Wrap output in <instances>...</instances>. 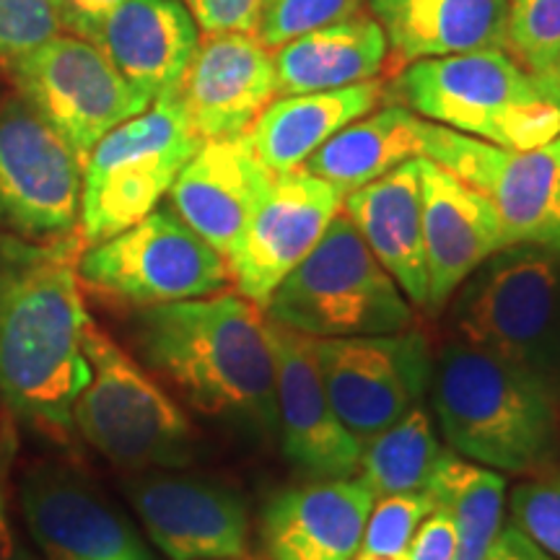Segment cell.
I'll list each match as a JSON object with an SVG mask.
<instances>
[{
  "instance_id": "cell-16",
  "label": "cell",
  "mask_w": 560,
  "mask_h": 560,
  "mask_svg": "<svg viewBox=\"0 0 560 560\" xmlns=\"http://www.w3.org/2000/svg\"><path fill=\"white\" fill-rule=\"evenodd\" d=\"M132 509L170 560L236 558L249 552V511L219 482L145 475L128 486Z\"/></svg>"
},
{
  "instance_id": "cell-33",
  "label": "cell",
  "mask_w": 560,
  "mask_h": 560,
  "mask_svg": "<svg viewBox=\"0 0 560 560\" xmlns=\"http://www.w3.org/2000/svg\"><path fill=\"white\" fill-rule=\"evenodd\" d=\"M514 527L560 560V472L522 482L511 493Z\"/></svg>"
},
{
  "instance_id": "cell-8",
  "label": "cell",
  "mask_w": 560,
  "mask_h": 560,
  "mask_svg": "<svg viewBox=\"0 0 560 560\" xmlns=\"http://www.w3.org/2000/svg\"><path fill=\"white\" fill-rule=\"evenodd\" d=\"M200 145L177 89L109 130L83 161V242L91 247L143 221Z\"/></svg>"
},
{
  "instance_id": "cell-12",
  "label": "cell",
  "mask_w": 560,
  "mask_h": 560,
  "mask_svg": "<svg viewBox=\"0 0 560 560\" xmlns=\"http://www.w3.org/2000/svg\"><path fill=\"white\" fill-rule=\"evenodd\" d=\"M21 100L73 145L86 161L100 140L149 107L94 42L79 34H58L37 50L5 66Z\"/></svg>"
},
{
  "instance_id": "cell-21",
  "label": "cell",
  "mask_w": 560,
  "mask_h": 560,
  "mask_svg": "<svg viewBox=\"0 0 560 560\" xmlns=\"http://www.w3.org/2000/svg\"><path fill=\"white\" fill-rule=\"evenodd\" d=\"M374 501V493L353 478L280 490L260 514L265 556L268 560H353Z\"/></svg>"
},
{
  "instance_id": "cell-41",
  "label": "cell",
  "mask_w": 560,
  "mask_h": 560,
  "mask_svg": "<svg viewBox=\"0 0 560 560\" xmlns=\"http://www.w3.org/2000/svg\"><path fill=\"white\" fill-rule=\"evenodd\" d=\"M213 560H257V558H252L249 552H244V556H236V558H213Z\"/></svg>"
},
{
  "instance_id": "cell-39",
  "label": "cell",
  "mask_w": 560,
  "mask_h": 560,
  "mask_svg": "<svg viewBox=\"0 0 560 560\" xmlns=\"http://www.w3.org/2000/svg\"><path fill=\"white\" fill-rule=\"evenodd\" d=\"M0 560H32L21 548L16 529H13L9 493H5V480L0 475Z\"/></svg>"
},
{
  "instance_id": "cell-36",
  "label": "cell",
  "mask_w": 560,
  "mask_h": 560,
  "mask_svg": "<svg viewBox=\"0 0 560 560\" xmlns=\"http://www.w3.org/2000/svg\"><path fill=\"white\" fill-rule=\"evenodd\" d=\"M457 558V532L452 514L446 509L433 506L431 514L420 522L412 535L408 560H454Z\"/></svg>"
},
{
  "instance_id": "cell-11",
  "label": "cell",
  "mask_w": 560,
  "mask_h": 560,
  "mask_svg": "<svg viewBox=\"0 0 560 560\" xmlns=\"http://www.w3.org/2000/svg\"><path fill=\"white\" fill-rule=\"evenodd\" d=\"M423 156L493 202L503 249H560V136L537 149L511 151L425 120Z\"/></svg>"
},
{
  "instance_id": "cell-19",
  "label": "cell",
  "mask_w": 560,
  "mask_h": 560,
  "mask_svg": "<svg viewBox=\"0 0 560 560\" xmlns=\"http://www.w3.org/2000/svg\"><path fill=\"white\" fill-rule=\"evenodd\" d=\"M272 179L276 174L252 149L247 132L206 140L174 179L172 210L200 240L229 257Z\"/></svg>"
},
{
  "instance_id": "cell-9",
  "label": "cell",
  "mask_w": 560,
  "mask_h": 560,
  "mask_svg": "<svg viewBox=\"0 0 560 560\" xmlns=\"http://www.w3.org/2000/svg\"><path fill=\"white\" fill-rule=\"evenodd\" d=\"M89 289L138 306L213 296L231 283L226 257L200 240L172 208L91 244L75 262Z\"/></svg>"
},
{
  "instance_id": "cell-29",
  "label": "cell",
  "mask_w": 560,
  "mask_h": 560,
  "mask_svg": "<svg viewBox=\"0 0 560 560\" xmlns=\"http://www.w3.org/2000/svg\"><path fill=\"white\" fill-rule=\"evenodd\" d=\"M441 452L429 410L418 402L363 446L359 480L374 499L423 490Z\"/></svg>"
},
{
  "instance_id": "cell-32",
  "label": "cell",
  "mask_w": 560,
  "mask_h": 560,
  "mask_svg": "<svg viewBox=\"0 0 560 560\" xmlns=\"http://www.w3.org/2000/svg\"><path fill=\"white\" fill-rule=\"evenodd\" d=\"M366 0H262L257 39L276 50L301 34L361 13Z\"/></svg>"
},
{
  "instance_id": "cell-28",
  "label": "cell",
  "mask_w": 560,
  "mask_h": 560,
  "mask_svg": "<svg viewBox=\"0 0 560 560\" xmlns=\"http://www.w3.org/2000/svg\"><path fill=\"white\" fill-rule=\"evenodd\" d=\"M425 493L433 506L452 514L457 532V558L454 560H482L495 535L501 532L503 495L506 480L501 472L482 465H470L457 452L444 450L433 467Z\"/></svg>"
},
{
  "instance_id": "cell-5",
  "label": "cell",
  "mask_w": 560,
  "mask_h": 560,
  "mask_svg": "<svg viewBox=\"0 0 560 560\" xmlns=\"http://www.w3.org/2000/svg\"><path fill=\"white\" fill-rule=\"evenodd\" d=\"M457 291L459 342L511 363L560 400V249H499Z\"/></svg>"
},
{
  "instance_id": "cell-38",
  "label": "cell",
  "mask_w": 560,
  "mask_h": 560,
  "mask_svg": "<svg viewBox=\"0 0 560 560\" xmlns=\"http://www.w3.org/2000/svg\"><path fill=\"white\" fill-rule=\"evenodd\" d=\"M482 560H556V558L548 556L542 548H537V545L532 542L524 532L516 529L514 524H509V527H501V532L495 535L493 545H490Z\"/></svg>"
},
{
  "instance_id": "cell-37",
  "label": "cell",
  "mask_w": 560,
  "mask_h": 560,
  "mask_svg": "<svg viewBox=\"0 0 560 560\" xmlns=\"http://www.w3.org/2000/svg\"><path fill=\"white\" fill-rule=\"evenodd\" d=\"M55 3H58L62 30L91 42L125 0H55Z\"/></svg>"
},
{
  "instance_id": "cell-30",
  "label": "cell",
  "mask_w": 560,
  "mask_h": 560,
  "mask_svg": "<svg viewBox=\"0 0 560 560\" xmlns=\"http://www.w3.org/2000/svg\"><path fill=\"white\" fill-rule=\"evenodd\" d=\"M503 50L552 83L560 60V0H509Z\"/></svg>"
},
{
  "instance_id": "cell-14",
  "label": "cell",
  "mask_w": 560,
  "mask_h": 560,
  "mask_svg": "<svg viewBox=\"0 0 560 560\" xmlns=\"http://www.w3.org/2000/svg\"><path fill=\"white\" fill-rule=\"evenodd\" d=\"M342 198L346 195L338 187L314 177L304 166L276 174L226 257L240 296L265 310L283 278L317 247L342 210Z\"/></svg>"
},
{
  "instance_id": "cell-1",
  "label": "cell",
  "mask_w": 560,
  "mask_h": 560,
  "mask_svg": "<svg viewBox=\"0 0 560 560\" xmlns=\"http://www.w3.org/2000/svg\"><path fill=\"white\" fill-rule=\"evenodd\" d=\"M73 247L66 240H0V402L21 423L55 436L73 431L75 397L89 382Z\"/></svg>"
},
{
  "instance_id": "cell-3",
  "label": "cell",
  "mask_w": 560,
  "mask_h": 560,
  "mask_svg": "<svg viewBox=\"0 0 560 560\" xmlns=\"http://www.w3.org/2000/svg\"><path fill=\"white\" fill-rule=\"evenodd\" d=\"M433 408L452 452L503 472H535L560 446V400L511 363L450 342L433 366Z\"/></svg>"
},
{
  "instance_id": "cell-2",
  "label": "cell",
  "mask_w": 560,
  "mask_h": 560,
  "mask_svg": "<svg viewBox=\"0 0 560 560\" xmlns=\"http://www.w3.org/2000/svg\"><path fill=\"white\" fill-rule=\"evenodd\" d=\"M132 338L198 410L262 436L278 431L276 359L260 306L234 293L145 306Z\"/></svg>"
},
{
  "instance_id": "cell-27",
  "label": "cell",
  "mask_w": 560,
  "mask_h": 560,
  "mask_svg": "<svg viewBox=\"0 0 560 560\" xmlns=\"http://www.w3.org/2000/svg\"><path fill=\"white\" fill-rule=\"evenodd\" d=\"M425 120L405 104L374 109L350 122L306 159L304 170L327 179L342 195L423 156Z\"/></svg>"
},
{
  "instance_id": "cell-23",
  "label": "cell",
  "mask_w": 560,
  "mask_h": 560,
  "mask_svg": "<svg viewBox=\"0 0 560 560\" xmlns=\"http://www.w3.org/2000/svg\"><path fill=\"white\" fill-rule=\"evenodd\" d=\"M342 213L353 221L382 268L395 278L405 299L418 306L429 304L420 156L348 192Z\"/></svg>"
},
{
  "instance_id": "cell-42",
  "label": "cell",
  "mask_w": 560,
  "mask_h": 560,
  "mask_svg": "<svg viewBox=\"0 0 560 560\" xmlns=\"http://www.w3.org/2000/svg\"><path fill=\"white\" fill-rule=\"evenodd\" d=\"M552 83H556L558 91H560V60H558V68H556V75H552Z\"/></svg>"
},
{
  "instance_id": "cell-31",
  "label": "cell",
  "mask_w": 560,
  "mask_h": 560,
  "mask_svg": "<svg viewBox=\"0 0 560 560\" xmlns=\"http://www.w3.org/2000/svg\"><path fill=\"white\" fill-rule=\"evenodd\" d=\"M433 501L425 490L384 495L374 501L359 552L366 556H405L420 522L431 514Z\"/></svg>"
},
{
  "instance_id": "cell-18",
  "label": "cell",
  "mask_w": 560,
  "mask_h": 560,
  "mask_svg": "<svg viewBox=\"0 0 560 560\" xmlns=\"http://www.w3.org/2000/svg\"><path fill=\"white\" fill-rule=\"evenodd\" d=\"M21 511L47 560H153L117 511L55 465H39L26 475Z\"/></svg>"
},
{
  "instance_id": "cell-15",
  "label": "cell",
  "mask_w": 560,
  "mask_h": 560,
  "mask_svg": "<svg viewBox=\"0 0 560 560\" xmlns=\"http://www.w3.org/2000/svg\"><path fill=\"white\" fill-rule=\"evenodd\" d=\"M268 335L276 359L278 431L283 454L312 480L353 478L359 472L363 446L332 408L314 338L272 319H268Z\"/></svg>"
},
{
  "instance_id": "cell-6",
  "label": "cell",
  "mask_w": 560,
  "mask_h": 560,
  "mask_svg": "<svg viewBox=\"0 0 560 560\" xmlns=\"http://www.w3.org/2000/svg\"><path fill=\"white\" fill-rule=\"evenodd\" d=\"M265 317L317 340L389 335L412 325L400 285L342 210L317 247L283 278Z\"/></svg>"
},
{
  "instance_id": "cell-26",
  "label": "cell",
  "mask_w": 560,
  "mask_h": 560,
  "mask_svg": "<svg viewBox=\"0 0 560 560\" xmlns=\"http://www.w3.org/2000/svg\"><path fill=\"white\" fill-rule=\"evenodd\" d=\"M278 94L346 89L374 81L389 55L380 21L369 13L335 21L272 50Z\"/></svg>"
},
{
  "instance_id": "cell-34",
  "label": "cell",
  "mask_w": 560,
  "mask_h": 560,
  "mask_svg": "<svg viewBox=\"0 0 560 560\" xmlns=\"http://www.w3.org/2000/svg\"><path fill=\"white\" fill-rule=\"evenodd\" d=\"M60 32L62 21L55 0H0V62L5 66Z\"/></svg>"
},
{
  "instance_id": "cell-17",
  "label": "cell",
  "mask_w": 560,
  "mask_h": 560,
  "mask_svg": "<svg viewBox=\"0 0 560 560\" xmlns=\"http://www.w3.org/2000/svg\"><path fill=\"white\" fill-rule=\"evenodd\" d=\"M179 100L198 138L244 136L276 100V55L257 34H210L179 81Z\"/></svg>"
},
{
  "instance_id": "cell-4",
  "label": "cell",
  "mask_w": 560,
  "mask_h": 560,
  "mask_svg": "<svg viewBox=\"0 0 560 560\" xmlns=\"http://www.w3.org/2000/svg\"><path fill=\"white\" fill-rule=\"evenodd\" d=\"M395 94L423 120L501 149L529 151L560 136V91L503 47L410 62Z\"/></svg>"
},
{
  "instance_id": "cell-24",
  "label": "cell",
  "mask_w": 560,
  "mask_h": 560,
  "mask_svg": "<svg viewBox=\"0 0 560 560\" xmlns=\"http://www.w3.org/2000/svg\"><path fill=\"white\" fill-rule=\"evenodd\" d=\"M397 66L503 47L509 0H369Z\"/></svg>"
},
{
  "instance_id": "cell-7",
  "label": "cell",
  "mask_w": 560,
  "mask_h": 560,
  "mask_svg": "<svg viewBox=\"0 0 560 560\" xmlns=\"http://www.w3.org/2000/svg\"><path fill=\"white\" fill-rule=\"evenodd\" d=\"M89 382L75 397L73 429L128 470H179L198 457V433L177 402L109 335L89 322Z\"/></svg>"
},
{
  "instance_id": "cell-10",
  "label": "cell",
  "mask_w": 560,
  "mask_h": 560,
  "mask_svg": "<svg viewBox=\"0 0 560 560\" xmlns=\"http://www.w3.org/2000/svg\"><path fill=\"white\" fill-rule=\"evenodd\" d=\"M83 161L26 100L0 107V229L13 240H68L81 219Z\"/></svg>"
},
{
  "instance_id": "cell-40",
  "label": "cell",
  "mask_w": 560,
  "mask_h": 560,
  "mask_svg": "<svg viewBox=\"0 0 560 560\" xmlns=\"http://www.w3.org/2000/svg\"><path fill=\"white\" fill-rule=\"evenodd\" d=\"M353 560H408V552H405V556H392V558H387V556H366V552H355Z\"/></svg>"
},
{
  "instance_id": "cell-13",
  "label": "cell",
  "mask_w": 560,
  "mask_h": 560,
  "mask_svg": "<svg viewBox=\"0 0 560 560\" xmlns=\"http://www.w3.org/2000/svg\"><path fill=\"white\" fill-rule=\"evenodd\" d=\"M314 350L332 408L361 446L416 408L433 380L429 338L418 330L314 338Z\"/></svg>"
},
{
  "instance_id": "cell-35",
  "label": "cell",
  "mask_w": 560,
  "mask_h": 560,
  "mask_svg": "<svg viewBox=\"0 0 560 560\" xmlns=\"http://www.w3.org/2000/svg\"><path fill=\"white\" fill-rule=\"evenodd\" d=\"M202 37L226 32H257L262 0H182Z\"/></svg>"
},
{
  "instance_id": "cell-25",
  "label": "cell",
  "mask_w": 560,
  "mask_h": 560,
  "mask_svg": "<svg viewBox=\"0 0 560 560\" xmlns=\"http://www.w3.org/2000/svg\"><path fill=\"white\" fill-rule=\"evenodd\" d=\"M382 96L384 89L376 79L346 89L280 96L247 130L249 143L272 174L296 172L335 132L374 112Z\"/></svg>"
},
{
  "instance_id": "cell-22",
  "label": "cell",
  "mask_w": 560,
  "mask_h": 560,
  "mask_svg": "<svg viewBox=\"0 0 560 560\" xmlns=\"http://www.w3.org/2000/svg\"><path fill=\"white\" fill-rule=\"evenodd\" d=\"M91 42L153 102L179 86L200 45V30L182 0H125Z\"/></svg>"
},
{
  "instance_id": "cell-20",
  "label": "cell",
  "mask_w": 560,
  "mask_h": 560,
  "mask_svg": "<svg viewBox=\"0 0 560 560\" xmlns=\"http://www.w3.org/2000/svg\"><path fill=\"white\" fill-rule=\"evenodd\" d=\"M420 192L429 270L425 306L441 310L490 255L503 249L501 221L486 195L425 156H420Z\"/></svg>"
}]
</instances>
